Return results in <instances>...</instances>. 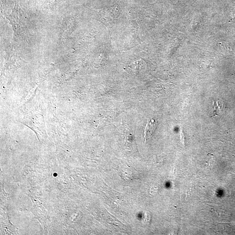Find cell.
<instances>
[{"mask_svg":"<svg viewBox=\"0 0 235 235\" xmlns=\"http://www.w3.org/2000/svg\"><path fill=\"white\" fill-rule=\"evenodd\" d=\"M156 126L157 123L154 120L152 119L150 121H148V123L146 124V126L144 129V134L146 141L152 136Z\"/></svg>","mask_w":235,"mask_h":235,"instance_id":"obj_1","label":"cell"}]
</instances>
